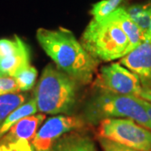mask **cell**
<instances>
[{
    "mask_svg": "<svg viewBox=\"0 0 151 151\" xmlns=\"http://www.w3.org/2000/svg\"><path fill=\"white\" fill-rule=\"evenodd\" d=\"M36 38L57 68L78 84L92 82L99 61L86 51L71 31L61 27L55 29L40 28Z\"/></svg>",
    "mask_w": 151,
    "mask_h": 151,
    "instance_id": "cell-1",
    "label": "cell"
},
{
    "mask_svg": "<svg viewBox=\"0 0 151 151\" xmlns=\"http://www.w3.org/2000/svg\"><path fill=\"white\" fill-rule=\"evenodd\" d=\"M78 83L51 64L44 68L35 91L38 110L46 114L69 113L76 102Z\"/></svg>",
    "mask_w": 151,
    "mask_h": 151,
    "instance_id": "cell-2",
    "label": "cell"
},
{
    "mask_svg": "<svg viewBox=\"0 0 151 151\" xmlns=\"http://www.w3.org/2000/svg\"><path fill=\"white\" fill-rule=\"evenodd\" d=\"M82 46L97 61L123 58L131 51L129 38L115 22L104 17L92 19L82 34Z\"/></svg>",
    "mask_w": 151,
    "mask_h": 151,
    "instance_id": "cell-3",
    "label": "cell"
},
{
    "mask_svg": "<svg viewBox=\"0 0 151 151\" xmlns=\"http://www.w3.org/2000/svg\"><path fill=\"white\" fill-rule=\"evenodd\" d=\"M85 115L87 121L94 124L106 119L126 118L151 131L149 115L141 103V98L136 96L99 91L86 105Z\"/></svg>",
    "mask_w": 151,
    "mask_h": 151,
    "instance_id": "cell-4",
    "label": "cell"
},
{
    "mask_svg": "<svg viewBox=\"0 0 151 151\" xmlns=\"http://www.w3.org/2000/svg\"><path fill=\"white\" fill-rule=\"evenodd\" d=\"M98 136L138 151H151V131L132 119H103Z\"/></svg>",
    "mask_w": 151,
    "mask_h": 151,
    "instance_id": "cell-5",
    "label": "cell"
},
{
    "mask_svg": "<svg viewBox=\"0 0 151 151\" xmlns=\"http://www.w3.org/2000/svg\"><path fill=\"white\" fill-rule=\"evenodd\" d=\"M93 85L100 92L136 97H139L142 90L139 77L120 63L103 66Z\"/></svg>",
    "mask_w": 151,
    "mask_h": 151,
    "instance_id": "cell-6",
    "label": "cell"
},
{
    "mask_svg": "<svg viewBox=\"0 0 151 151\" xmlns=\"http://www.w3.org/2000/svg\"><path fill=\"white\" fill-rule=\"evenodd\" d=\"M85 125L84 120L70 115H59L48 119L38 130L32 141L35 151H49L61 136Z\"/></svg>",
    "mask_w": 151,
    "mask_h": 151,
    "instance_id": "cell-7",
    "label": "cell"
},
{
    "mask_svg": "<svg viewBox=\"0 0 151 151\" xmlns=\"http://www.w3.org/2000/svg\"><path fill=\"white\" fill-rule=\"evenodd\" d=\"M30 64V50L19 36L0 40V73L14 76L19 69Z\"/></svg>",
    "mask_w": 151,
    "mask_h": 151,
    "instance_id": "cell-8",
    "label": "cell"
},
{
    "mask_svg": "<svg viewBox=\"0 0 151 151\" xmlns=\"http://www.w3.org/2000/svg\"><path fill=\"white\" fill-rule=\"evenodd\" d=\"M120 64L139 77L142 86L151 89V42H143L124 56Z\"/></svg>",
    "mask_w": 151,
    "mask_h": 151,
    "instance_id": "cell-9",
    "label": "cell"
},
{
    "mask_svg": "<svg viewBox=\"0 0 151 151\" xmlns=\"http://www.w3.org/2000/svg\"><path fill=\"white\" fill-rule=\"evenodd\" d=\"M105 17L118 24V25L125 33L129 40L131 51L143 42H145L144 33L134 22L130 19L124 8L119 7Z\"/></svg>",
    "mask_w": 151,
    "mask_h": 151,
    "instance_id": "cell-10",
    "label": "cell"
},
{
    "mask_svg": "<svg viewBox=\"0 0 151 151\" xmlns=\"http://www.w3.org/2000/svg\"><path fill=\"white\" fill-rule=\"evenodd\" d=\"M45 119L43 113L34 114L20 119L11 127L4 136L13 140H26L32 142L40 125Z\"/></svg>",
    "mask_w": 151,
    "mask_h": 151,
    "instance_id": "cell-11",
    "label": "cell"
},
{
    "mask_svg": "<svg viewBox=\"0 0 151 151\" xmlns=\"http://www.w3.org/2000/svg\"><path fill=\"white\" fill-rule=\"evenodd\" d=\"M49 151H97L94 142L88 135L71 131L53 144Z\"/></svg>",
    "mask_w": 151,
    "mask_h": 151,
    "instance_id": "cell-12",
    "label": "cell"
},
{
    "mask_svg": "<svg viewBox=\"0 0 151 151\" xmlns=\"http://www.w3.org/2000/svg\"><path fill=\"white\" fill-rule=\"evenodd\" d=\"M38 108L36 101L35 98L24 103L21 106L17 108L13 113H11L7 119L3 122L0 127V138L3 137L9 130L14 124L19 121L20 119L26 118L28 116L34 115L37 113Z\"/></svg>",
    "mask_w": 151,
    "mask_h": 151,
    "instance_id": "cell-13",
    "label": "cell"
},
{
    "mask_svg": "<svg viewBox=\"0 0 151 151\" xmlns=\"http://www.w3.org/2000/svg\"><path fill=\"white\" fill-rule=\"evenodd\" d=\"M27 98V95L22 92H11L0 95V124L7 119L17 108L21 106Z\"/></svg>",
    "mask_w": 151,
    "mask_h": 151,
    "instance_id": "cell-14",
    "label": "cell"
},
{
    "mask_svg": "<svg viewBox=\"0 0 151 151\" xmlns=\"http://www.w3.org/2000/svg\"><path fill=\"white\" fill-rule=\"evenodd\" d=\"M125 9L130 19L139 27L144 35H145L150 27L151 3L145 5H132Z\"/></svg>",
    "mask_w": 151,
    "mask_h": 151,
    "instance_id": "cell-15",
    "label": "cell"
},
{
    "mask_svg": "<svg viewBox=\"0 0 151 151\" xmlns=\"http://www.w3.org/2000/svg\"><path fill=\"white\" fill-rule=\"evenodd\" d=\"M38 72L36 68L30 64L22 67L17 71L14 77L15 78L17 84L20 92L29 91L35 85L37 78Z\"/></svg>",
    "mask_w": 151,
    "mask_h": 151,
    "instance_id": "cell-16",
    "label": "cell"
},
{
    "mask_svg": "<svg viewBox=\"0 0 151 151\" xmlns=\"http://www.w3.org/2000/svg\"><path fill=\"white\" fill-rule=\"evenodd\" d=\"M124 0H102L92 6L91 14L93 19L96 20H100L107 16L108 14L119 8V4Z\"/></svg>",
    "mask_w": 151,
    "mask_h": 151,
    "instance_id": "cell-17",
    "label": "cell"
},
{
    "mask_svg": "<svg viewBox=\"0 0 151 151\" xmlns=\"http://www.w3.org/2000/svg\"><path fill=\"white\" fill-rule=\"evenodd\" d=\"M0 151H35L32 142L13 140L5 136L0 138Z\"/></svg>",
    "mask_w": 151,
    "mask_h": 151,
    "instance_id": "cell-18",
    "label": "cell"
},
{
    "mask_svg": "<svg viewBox=\"0 0 151 151\" xmlns=\"http://www.w3.org/2000/svg\"><path fill=\"white\" fill-rule=\"evenodd\" d=\"M20 92L15 78L12 76L0 73V95Z\"/></svg>",
    "mask_w": 151,
    "mask_h": 151,
    "instance_id": "cell-19",
    "label": "cell"
},
{
    "mask_svg": "<svg viewBox=\"0 0 151 151\" xmlns=\"http://www.w3.org/2000/svg\"><path fill=\"white\" fill-rule=\"evenodd\" d=\"M98 140H99V143H100L103 151H138L134 149L129 148L127 146L122 145L116 142L109 140L105 138L99 137Z\"/></svg>",
    "mask_w": 151,
    "mask_h": 151,
    "instance_id": "cell-20",
    "label": "cell"
},
{
    "mask_svg": "<svg viewBox=\"0 0 151 151\" xmlns=\"http://www.w3.org/2000/svg\"><path fill=\"white\" fill-rule=\"evenodd\" d=\"M139 97L143 98V99H145L146 101H148V102H150V103H151V89L142 86V90H141Z\"/></svg>",
    "mask_w": 151,
    "mask_h": 151,
    "instance_id": "cell-21",
    "label": "cell"
},
{
    "mask_svg": "<svg viewBox=\"0 0 151 151\" xmlns=\"http://www.w3.org/2000/svg\"><path fill=\"white\" fill-rule=\"evenodd\" d=\"M141 103H142L143 106H144L145 108L146 112H147L148 115H149V118H150V123H151V103L148 102V101H146V100L143 99V98H141Z\"/></svg>",
    "mask_w": 151,
    "mask_h": 151,
    "instance_id": "cell-22",
    "label": "cell"
},
{
    "mask_svg": "<svg viewBox=\"0 0 151 151\" xmlns=\"http://www.w3.org/2000/svg\"><path fill=\"white\" fill-rule=\"evenodd\" d=\"M145 41H147V42H151V24H150V27L149 31L145 35Z\"/></svg>",
    "mask_w": 151,
    "mask_h": 151,
    "instance_id": "cell-23",
    "label": "cell"
},
{
    "mask_svg": "<svg viewBox=\"0 0 151 151\" xmlns=\"http://www.w3.org/2000/svg\"><path fill=\"white\" fill-rule=\"evenodd\" d=\"M0 127H1V124H0Z\"/></svg>",
    "mask_w": 151,
    "mask_h": 151,
    "instance_id": "cell-24",
    "label": "cell"
}]
</instances>
